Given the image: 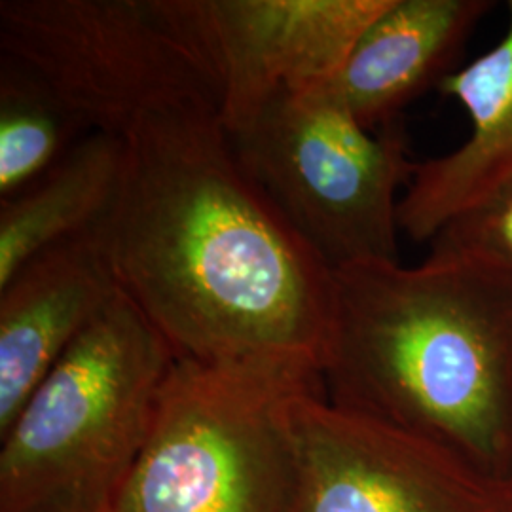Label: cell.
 <instances>
[{
	"mask_svg": "<svg viewBox=\"0 0 512 512\" xmlns=\"http://www.w3.org/2000/svg\"><path fill=\"white\" fill-rule=\"evenodd\" d=\"M293 512H503L511 480H495L403 429L298 393Z\"/></svg>",
	"mask_w": 512,
	"mask_h": 512,
	"instance_id": "52a82bcc",
	"label": "cell"
},
{
	"mask_svg": "<svg viewBox=\"0 0 512 512\" xmlns=\"http://www.w3.org/2000/svg\"><path fill=\"white\" fill-rule=\"evenodd\" d=\"M389 0H181L228 135L275 99L330 82Z\"/></svg>",
	"mask_w": 512,
	"mask_h": 512,
	"instance_id": "ba28073f",
	"label": "cell"
},
{
	"mask_svg": "<svg viewBox=\"0 0 512 512\" xmlns=\"http://www.w3.org/2000/svg\"><path fill=\"white\" fill-rule=\"evenodd\" d=\"M439 88L465 107L473 129L458 150L416 167L399 202V228L412 241H431L512 177V0L499 44L446 74Z\"/></svg>",
	"mask_w": 512,
	"mask_h": 512,
	"instance_id": "30bf717a",
	"label": "cell"
},
{
	"mask_svg": "<svg viewBox=\"0 0 512 512\" xmlns=\"http://www.w3.org/2000/svg\"><path fill=\"white\" fill-rule=\"evenodd\" d=\"M433 260H469L512 275V177L429 241Z\"/></svg>",
	"mask_w": 512,
	"mask_h": 512,
	"instance_id": "5bb4252c",
	"label": "cell"
},
{
	"mask_svg": "<svg viewBox=\"0 0 512 512\" xmlns=\"http://www.w3.org/2000/svg\"><path fill=\"white\" fill-rule=\"evenodd\" d=\"M492 6L488 0H389L330 80L334 92L361 126L393 124L410 101L440 84Z\"/></svg>",
	"mask_w": 512,
	"mask_h": 512,
	"instance_id": "8fae6325",
	"label": "cell"
},
{
	"mask_svg": "<svg viewBox=\"0 0 512 512\" xmlns=\"http://www.w3.org/2000/svg\"><path fill=\"white\" fill-rule=\"evenodd\" d=\"M323 387L175 361L147 440L101 512H293L291 404Z\"/></svg>",
	"mask_w": 512,
	"mask_h": 512,
	"instance_id": "277c9868",
	"label": "cell"
},
{
	"mask_svg": "<svg viewBox=\"0 0 512 512\" xmlns=\"http://www.w3.org/2000/svg\"><path fill=\"white\" fill-rule=\"evenodd\" d=\"M120 294L101 228L31 258L0 287V433Z\"/></svg>",
	"mask_w": 512,
	"mask_h": 512,
	"instance_id": "9c48e42d",
	"label": "cell"
},
{
	"mask_svg": "<svg viewBox=\"0 0 512 512\" xmlns=\"http://www.w3.org/2000/svg\"><path fill=\"white\" fill-rule=\"evenodd\" d=\"M177 357L124 294L0 433V512H101L145 444Z\"/></svg>",
	"mask_w": 512,
	"mask_h": 512,
	"instance_id": "3957f363",
	"label": "cell"
},
{
	"mask_svg": "<svg viewBox=\"0 0 512 512\" xmlns=\"http://www.w3.org/2000/svg\"><path fill=\"white\" fill-rule=\"evenodd\" d=\"M88 133L40 80L0 57V200L35 183Z\"/></svg>",
	"mask_w": 512,
	"mask_h": 512,
	"instance_id": "4fadbf2b",
	"label": "cell"
},
{
	"mask_svg": "<svg viewBox=\"0 0 512 512\" xmlns=\"http://www.w3.org/2000/svg\"><path fill=\"white\" fill-rule=\"evenodd\" d=\"M330 403L512 478V275L469 260L336 270Z\"/></svg>",
	"mask_w": 512,
	"mask_h": 512,
	"instance_id": "7a4b0ae2",
	"label": "cell"
},
{
	"mask_svg": "<svg viewBox=\"0 0 512 512\" xmlns=\"http://www.w3.org/2000/svg\"><path fill=\"white\" fill-rule=\"evenodd\" d=\"M126 139L92 131L35 183L0 200V287L31 258L97 232L118 202Z\"/></svg>",
	"mask_w": 512,
	"mask_h": 512,
	"instance_id": "7c38bea8",
	"label": "cell"
},
{
	"mask_svg": "<svg viewBox=\"0 0 512 512\" xmlns=\"http://www.w3.org/2000/svg\"><path fill=\"white\" fill-rule=\"evenodd\" d=\"M503 512H512V492L511 497H509V503H507V507H505V511Z\"/></svg>",
	"mask_w": 512,
	"mask_h": 512,
	"instance_id": "9a60e30c",
	"label": "cell"
},
{
	"mask_svg": "<svg viewBox=\"0 0 512 512\" xmlns=\"http://www.w3.org/2000/svg\"><path fill=\"white\" fill-rule=\"evenodd\" d=\"M0 57L33 74L88 131L126 137L175 110L219 112L181 0H2Z\"/></svg>",
	"mask_w": 512,
	"mask_h": 512,
	"instance_id": "5b68a950",
	"label": "cell"
},
{
	"mask_svg": "<svg viewBox=\"0 0 512 512\" xmlns=\"http://www.w3.org/2000/svg\"><path fill=\"white\" fill-rule=\"evenodd\" d=\"M101 238L120 293L179 361L323 387L336 272L239 162L215 109L129 131Z\"/></svg>",
	"mask_w": 512,
	"mask_h": 512,
	"instance_id": "6da1fadb",
	"label": "cell"
},
{
	"mask_svg": "<svg viewBox=\"0 0 512 512\" xmlns=\"http://www.w3.org/2000/svg\"><path fill=\"white\" fill-rule=\"evenodd\" d=\"M228 137L251 179L334 272L399 260L397 192L418 167L401 129L361 126L323 82L275 99Z\"/></svg>",
	"mask_w": 512,
	"mask_h": 512,
	"instance_id": "8992f818",
	"label": "cell"
}]
</instances>
